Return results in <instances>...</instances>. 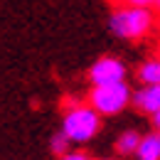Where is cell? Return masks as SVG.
Segmentation results:
<instances>
[{
  "mask_svg": "<svg viewBox=\"0 0 160 160\" xmlns=\"http://www.w3.org/2000/svg\"><path fill=\"white\" fill-rule=\"evenodd\" d=\"M158 8H140V5H113L108 12V30L113 37L126 42L145 40L158 27Z\"/></svg>",
  "mask_w": 160,
  "mask_h": 160,
  "instance_id": "6da1fadb",
  "label": "cell"
},
{
  "mask_svg": "<svg viewBox=\"0 0 160 160\" xmlns=\"http://www.w3.org/2000/svg\"><path fill=\"white\" fill-rule=\"evenodd\" d=\"M101 116L89 101H74L62 113V131L74 145H86L99 136L101 131Z\"/></svg>",
  "mask_w": 160,
  "mask_h": 160,
  "instance_id": "7a4b0ae2",
  "label": "cell"
},
{
  "mask_svg": "<svg viewBox=\"0 0 160 160\" xmlns=\"http://www.w3.org/2000/svg\"><path fill=\"white\" fill-rule=\"evenodd\" d=\"M86 101L99 111L101 116L111 118V116H118L123 113L128 106H133V89L128 81H121V84H106V86H91Z\"/></svg>",
  "mask_w": 160,
  "mask_h": 160,
  "instance_id": "3957f363",
  "label": "cell"
},
{
  "mask_svg": "<svg viewBox=\"0 0 160 160\" xmlns=\"http://www.w3.org/2000/svg\"><path fill=\"white\" fill-rule=\"evenodd\" d=\"M128 79V64L118 57L103 54L89 67V84L91 86H106V84H121Z\"/></svg>",
  "mask_w": 160,
  "mask_h": 160,
  "instance_id": "277c9868",
  "label": "cell"
},
{
  "mask_svg": "<svg viewBox=\"0 0 160 160\" xmlns=\"http://www.w3.org/2000/svg\"><path fill=\"white\" fill-rule=\"evenodd\" d=\"M133 108L150 118L160 113V84H140L133 89Z\"/></svg>",
  "mask_w": 160,
  "mask_h": 160,
  "instance_id": "5b68a950",
  "label": "cell"
},
{
  "mask_svg": "<svg viewBox=\"0 0 160 160\" xmlns=\"http://www.w3.org/2000/svg\"><path fill=\"white\" fill-rule=\"evenodd\" d=\"M140 140H143V133H138L136 128H126L121 131L116 140H113V153L116 158L126 160V158H136V150H138Z\"/></svg>",
  "mask_w": 160,
  "mask_h": 160,
  "instance_id": "8992f818",
  "label": "cell"
},
{
  "mask_svg": "<svg viewBox=\"0 0 160 160\" xmlns=\"http://www.w3.org/2000/svg\"><path fill=\"white\" fill-rule=\"evenodd\" d=\"M136 160H160V131H148L143 133L138 150H136Z\"/></svg>",
  "mask_w": 160,
  "mask_h": 160,
  "instance_id": "52a82bcc",
  "label": "cell"
},
{
  "mask_svg": "<svg viewBox=\"0 0 160 160\" xmlns=\"http://www.w3.org/2000/svg\"><path fill=\"white\" fill-rule=\"evenodd\" d=\"M136 79L138 84H160V54H153L140 62L136 69Z\"/></svg>",
  "mask_w": 160,
  "mask_h": 160,
  "instance_id": "ba28073f",
  "label": "cell"
},
{
  "mask_svg": "<svg viewBox=\"0 0 160 160\" xmlns=\"http://www.w3.org/2000/svg\"><path fill=\"white\" fill-rule=\"evenodd\" d=\"M72 145H74V143L67 138V133L59 128V131L49 138V153H52L54 158H62V155H67V153L72 150Z\"/></svg>",
  "mask_w": 160,
  "mask_h": 160,
  "instance_id": "9c48e42d",
  "label": "cell"
},
{
  "mask_svg": "<svg viewBox=\"0 0 160 160\" xmlns=\"http://www.w3.org/2000/svg\"><path fill=\"white\" fill-rule=\"evenodd\" d=\"M160 0H113V5H140V8H158Z\"/></svg>",
  "mask_w": 160,
  "mask_h": 160,
  "instance_id": "30bf717a",
  "label": "cell"
},
{
  "mask_svg": "<svg viewBox=\"0 0 160 160\" xmlns=\"http://www.w3.org/2000/svg\"><path fill=\"white\" fill-rule=\"evenodd\" d=\"M57 160H94V158H91L86 150H79V148L74 150V148H72L67 155H62V158H57Z\"/></svg>",
  "mask_w": 160,
  "mask_h": 160,
  "instance_id": "8fae6325",
  "label": "cell"
},
{
  "mask_svg": "<svg viewBox=\"0 0 160 160\" xmlns=\"http://www.w3.org/2000/svg\"><path fill=\"white\" fill-rule=\"evenodd\" d=\"M99 160H121V158H99Z\"/></svg>",
  "mask_w": 160,
  "mask_h": 160,
  "instance_id": "7c38bea8",
  "label": "cell"
},
{
  "mask_svg": "<svg viewBox=\"0 0 160 160\" xmlns=\"http://www.w3.org/2000/svg\"><path fill=\"white\" fill-rule=\"evenodd\" d=\"M155 54H160V44H158V49H155Z\"/></svg>",
  "mask_w": 160,
  "mask_h": 160,
  "instance_id": "4fadbf2b",
  "label": "cell"
},
{
  "mask_svg": "<svg viewBox=\"0 0 160 160\" xmlns=\"http://www.w3.org/2000/svg\"><path fill=\"white\" fill-rule=\"evenodd\" d=\"M158 12H160V2H158Z\"/></svg>",
  "mask_w": 160,
  "mask_h": 160,
  "instance_id": "5bb4252c",
  "label": "cell"
}]
</instances>
